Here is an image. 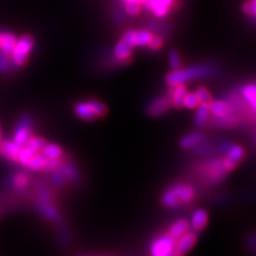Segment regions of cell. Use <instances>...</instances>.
<instances>
[{
	"label": "cell",
	"mask_w": 256,
	"mask_h": 256,
	"mask_svg": "<svg viewBox=\"0 0 256 256\" xmlns=\"http://www.w3.org/2000/svg\"><path fill=\"white\" fill-rule=\"evenodd\" d=\"M189 228H190L189 222L187 221L186 219H180V220H177L171 225L168 234L170 236H172L174 239H177L181 236V235H184L186 232H188Z\"/></svg>",
	"instance_id": "ffe728a7"
},
{
	"label": "cell",
	"mask_w": 256,
	"mask_h": 256,
	"mask_svg": "<svg viewBox=\"0 0 256 256\" xmlns=\"http://www.w3.org/2000/svg\"><path fill=\"white\" fill-rule=\"evenodd\" d=\"M242 10L245 14L256 17V0H251V1L245 2L243 4Z\"/></svg>",
	"instance_id": "1f68e13d"
},
{
	"label": "cell",
	"mask_w": 256,
	"mask_h": 256,
	"mask_svg": "<svg viewBox=\"0 0 256 256\" xmlns=\"http://www.w3.org/2000/svg\"><path fill=\"white\" fill-rule=\"evenodd\" d=\"M0 141H1V129H0Z\"/></svg>",
	"instance_id": "d590c367"
},
{
	"label": "cell",
	"mask_w": 256,
	"mask_h": 256,
	"mask_svg": "<svg viewBox=\"0 0 256 256\" xmlns=\"http://www.w3.org/2000/svg\"><path fill=\"white\" fill-rule=\"evenodd\" d=\"M169 64L172 69H178L181 67V58L177 50L172 49L169 52Z\"/></svg>",
	"instance_id": "83f0119b"
},
{
	"label": "cell",
	"mask_w": 256,
	"mask_h": 256,
	"mask_svg": "<svg viewBox=\"0 0 256 256\" xmlns=\"http://www.w3.org/2000/svg\"><path fill=\"white\" fill-rule=\"evenodd\" d=\"M52 174H51V179L53 181V184L57 185V186H63L65 184V176L61 172L59 169H56L51 171Z\"/></svg>",
	"instance_id": "f546056e"
},
{
	"label": "cell",
	"mask_w": 256,
	"mask_h": 256,
	"mask_svg": "<svg viewBox=\"0 0 256 256\" xmlns=\"http://www.w3.org/2000/svg\"><path fill=\"white\" fill-rule=\"evenodd\" d=\"M27 183H28V177L24 173H18L17 175L14 176L13 178V184L18 189H23L26 187Z\"/></svg>",
	"instance_id": "4dcf8cb0"
},
{
	"label": "cell",
	"mask_w": 256,
	"mask_h": 256,
	"mask_svg": "<svg viewBox=\"0 0 256 256\" xmlns=\"http://www.w3.org/2000/svg\"><path fill=\"white\" fill-rule=\"evenodd\" d=\"M209 114H210L209 104L200 103L196 106V111H195V115H194V124L199 128H203L207 123Z\"/></svg>",
	"instance_id": "e0dca14e"
},
{
	"label": "cell",
	"mask_w": 256,
	"mask_h": 256,
	"mask_svg": "<svg viewBox=\"0 0 256 256\" xmlns=\"http://www.w3.org/2000/svg\"><path fill=\"white\" fill-rule=\"evenodd\" d=\"M162 43H163V41H162L161 37H160L159 35H154L153 34L152 39H151V41H149L147 46H148L149 49L157 50V49H159L160 47L162 46Z\"/></svg>",
	"instance_id": "d6a6232c"
},
{
	"label": "cell",
	"mask_w": 256,
	"mask_h": 256,
	"mask_svg": "<svg viewBox=\"0 0 256 256\" xmlns=\"http://www.w3.org/2000/svg\"><path fill=\"white\" fill-rule=\"evenodd\" d=\"M195 94L197 96V99H199V103L209 104L210 101L212 100L211 94L209 93V91H208L206 88L200 87L199 89L195 91Z\"/></svg>",
	"instance_id": "f1b7e54d"
},
{
	"label": "cell",
	"mask_w": 256,
	"mask_h": 256,
	"mask_svg": "<svg viewBox=\"0 0 256 256\" xmlns=\"http://www.w3.org/2000/svg\"><path fill=\"white\" fill-rule=\"evenodd\" d=\"M125 2H129V1H132V2H138V3H143L145 0H124Z\"/></svg>",
	"instance_id": "e575fe53"
},
{
	"label": "cell",
	"mask_w": 256,
	"mask_h": 256,
	"mask_svg": "<svg viewBox=\"0 0 256 256\" xmlns=\"http://www.w3.org/2000/svg\"><path fill=\"white\" fill-rule=\"evenodd\" d=\"M209 110L216 117L225 116L229 113H232V107L225 100H211L209 103Z\"/></svg>",
	"instance_id": "9a60e30c"
},
{
	"label": "cell",
	"mask_w": 256,
	"mask_h": 256,
	"mask_svg": "<svg viewBox=\"0 0 256 256\" xmlns=\"http://www.w3.org/2000/svg\"><path fill=\"white\" fill-rule=\"evenodd\" d=\"M131 50L132 47L126 43L124 40L121 39L119 42L116 43V45L114 47V57L116 58V60H119L120 62L127 63L130 60L131 56Z\"/></svg>",
	"instance_id": "5bb4252c"
},
{
	"label": "cell",
	"mask_w": 256,
	"mask_h": 256,
	"mask_svg": "<svg viewBox=\"0 0 256 256\" xmlns=\"http://www.w3.org/2000/svg\"><path fill=\"white\" fill-rule=\"evenodd\" d=\"M172 107L170 95H163L154 99L147 107V114L152 117H157L164 114Z\"/></svg>",
	"instance_id": "9c48e42d"
},
{
	"label": "cell",
	"mask_w": 256,
	"mask_h": 256,
	"mask_svg": "<svg viewBox=\"0 0 256 256\" xmlns=\"http://www.w3.org/2000/svg\"><path fill=\"white\" fill-rule=\"evenodd\" d=\"M208 222V213L205 209L200 208V209H196L193 215L191 217L190 220V227L192 228L193 232H201L203 228L207 225Z\"/></svg>",
	"instance_id": "4fadbf2b"
},
{
	"label": "cell",
	"mask_w": 256,
	"mask_h": 256,
	"mask_svg": "<svg viewBox=\"0 0 256 256\" xmlns=\"http://www.w3.org/2000/svg\"><path fill=\"white\" fill-rule=\"evenodd\" d=\"M211 74V67L204 64L200 65H194L188 68H178L173 69L165 76V82L170 87H174L177 84H185L186 82L192 81L200 78H204L206 76H209Z\"/></svg>",
	"instance_id": "6da1fadb"
},
{
	"label": "cell",
	"mask_w": 256,
	"mask_h": 256,
	"mask_svg": "<svg viewBox=\"0 0 256 256\" xmlns=\"http://www.w3.org/2000/svg\"><path fill=\"white\" fill-rule=\"evenodd\" d=\"M194 197V189L189 185L176 184L164 192L161 197L162 205L169 208L187 204Z\"/></svg>",
	"instance_id": "7a4b0ae2"
},
{
	"label": "cell",
	"mask_w": 256,
	"mask_h": 256,
	"mask_svg": "<svg viewBox=\"0 0 256 256\" xmlns=\"http://www.w3.org/2000/svg\"><path fill=\"white\" fill-rule=\"evenodd\" d=\"M42 153L50 159H61L63 156L62 148L57 144H46L45 147L42 149Z\"/></svg>",
	"instance_id": "44dd1931"
},
{
	"label": "cell",
	"mask_w": 256,
	"mask_h": 256,
	"mask_svg": "<svg viewBox=\"0 0 256 256\" xmlns=\"http://www.w3.org/2000/svg\"><path fill=\"white\" fill-rule=\"evenodd\" d=\"M242 95L244 99L256 110V85H245L242 90Z\"/></svg>",
	"instance_id": "7402d4cb"
},
{
	"label": "cell",
	"mask_w": 256,
	"mask_h": 256,
	"mask_svg": "<svg viewBox=\"0 0 256 256\" xmlns=\"http://www.w3.org/2000/svg\"><path fill=\"white\" fill-rule=\"evenodd\" d=\"M199 99H197V96L195 92H187L184 101H183V106L185 108L188 109H194L196 108V106L199 105Z\"/></svg>",
	"instance_id": "484cf974"
},
{
	"label": "cell",
	"mask_w": 256,
	"mask_h": 256,
	"mask_svg": "<svg viewBox=\"0 0 256 256\" xmlns=\"http://www.w3.org/2000/svg\"><path fill=\"white\" fill-rule=\"evenodd\" d=\"M173 91H172V94H171V101H172V106L175 107V108L180 109L183 108V101L185 96L188 92V90H187V87L185 84H177V85H174Z\"/></svg>",
	"instance_id": "ac0fdd59"
},
{
	"label": "cell",
	"mask_w": 256,
	"mask_h": 256,
	"mask_svg": "<svg viewBox=\"0 0 256 256\" xmlns=\"http://www.w3.org/2000/svg\"><path fill=\"white\" fill-rule=\"evenodd\" d=\"M176 239L169 234L154 240L151 245V253L155 256H168L173 253Z\"/></svg>",
	"instance_id": "8992f818"
},
{
	"label": "cell",
	"mask_w": 256,
	"mask_h": 256,
	"mask_svg": "<svg viewBox=\"0 0 256 256\" xmlns=\"http://www.w3.org/2000/svg\"><path fill=\"white\" fill-rule=\"evenodd\" d=\"M16 36L7 31H0V51L8 53L11 56L14 45L16 43Z\"/></svg>",
	"instance_id": "2e32d148"
},
{
	"label": "cell",
	"mask_w": 256,
	"mask_h": 256,
	"mask_svg": "<svg viewBox=\"0 0 256 256\" xmlns=\"http://www.w3.org/2000/svg\"><path fill=\"white\" fill-rule=\"evenodd\" d=\"M31 127L32 120L28 115H24L20 119L17 127L15 128L13 141L19 144V145L24 146L25 143L28 141V139L31 137Z\"/></svg>",
	"instance_id": "ba28073f"
},
{
	"label": "cell",
	"mask_w": 256,
	"mask_h": 256,
	"mask_svg": "<svg viewBox=\"0 0 256 256\" xmlns=\"http://www.w3.org/2000/svg\"><path fill=\"white\" fill-rule=\"evenodd\" d=\"M75 113L84 121H95L108 113V108L97 99L80 101L75 105Z\"/></svg>",
	"instance_id": "3957f363"
},
{
	"label": "cell",
	"mask_w": 256,
	"mask_h": 256,
	"mask_svg": "<svg viewBox=\"0 0 256 256\" xmlns=\"http://www.w3.org/2000/svg\"><path fill=\"white\" fill-rule=\"evenodd\" d=\"M20 149L21 145L14 141H0V154L3 157L12 160V161H18V155L20 153Z\"/></svg>",
	"instance_id": "8fae6325"
},
{
	"label": "cell",
	"mask_w": 256,
	"mask_h": 256,
	"mask_svg": "<svg viewBox=\"0 0 256 256\" xmlns=\"http://www.w3.org/2000/svg\"><path fill=\"white\" fill-rule=\"evenodd\" d=\"M58 169L61 171L65 177L69 178L71 180H77L78 179L77 170L73 164H69V163L61 161V163H60V165H59Z\"/></svg>",
	"instance_id": "603a6c76"
},
{
	"label": "cell",
	"mask_w": 256,
	"mask_h": 256,
	"mask_svg": "<svg viewBox=\"0 0 256 256\" xmlns=\"http://www.w3.org/2000/svg\"><path fill=\"white\" fill-rule=\"evenodd\" d=\"M14 65L12 60H11V56L8 53H4L0 51V73H8L10 69Z\"/></svg>",
	"instance_id": "d4e9b609"
},
{
	"label": "cell",
	"mask_w": 256,
	"mask_h": 256,
	"mask_svg": "<svg viewBox=\"0 0 256 256\" xmlns=\"http://www.w3.org/2000/svg\"><path fill=\"white\" fill-rule=\"evenodd\" d=\"M244 156H245L244 149L240 145H237V144H233V145L229 144L228 147L226 148L225 158L236 165V167L238 165V163L244 158Z\"/></svg>",
	"instance_id": "d6986e66"
},
{
	"label": "cell",
	"mask_w": 256,
	"mask_h": 256,
	"mask_svg": "<svg viewBox=\"0 0 256 256\" xmlns=\"http://www.w3.org/2000/svg\"><path fill=\"white\" fill-rule=\"evenodd\" d=\"M174 0H145L144 8L149 10L157 17H164L170 12Z\"/></svg>",
	"instance_id": "30bf717a"
},
{
	"label": "cell",
	"mask_w": 256,
	"mask_h": 256,
	"mask_svg": "<svg viewBox=\"0 0 256 256\" xmlns=\"http://www.w3.org/2000/svg\"><path fill=\"white\" fill-rule=\"evenodd\" d=\"M34 45L33 37L25 34L16 40L14 48L11 52V60L16 66H21L27 62V59Z\"/></svg>",
	"instance_id": "277c9868"
},
{
	"label": "cell",
	"mask_w": 256,
	"mask_h": 256,
	"mask_svg": "<svg viewBox=\"0 0 256 256\" xmlns=\"http://www.w3.org/2000/svg\"><path fill=\"white\" fill-rule=\"evenodd\" d=\"M177 241H175V245L173 249V255L181 256L185 255L191 251L196 243V235L195 232H186L184 235H181L177 238Z\"/></svg>",
	"instance_id": "52a82bcc"
},
{
	"label": "cell",
	"mask_w": 256,
	"mask_h": 256,
	"mask_svg": "<svg viewBox=\"0 0 256 256\" xmlns=\"http://www.w3.org/2000/svg\"><path fill=\"white\" fill-rule=\"evenodd\" d=\"M47 142L43 138L40 137H30L28 141L25 143L26 146H28L36 152H42V149L45 147Z\"/></svg>",
	"instance_id": "cb8c5ba5"
},
{
	"label": "cell",
	"mask_w": 256,
	"mask_h": 256,
	"mask_svg": "<svg viewBox=\"0 0 256 256\" xmlns=\"http://www.w3.org/2000/svg\"><path fill=\"white\" fill-rule=\"evenodd\" d=\"M205 140V135L201 131H191L187 133L179 141V146L183 149L194 148Z\"/></svg>",
	"instance_id": "7c38bea8"
},
{
	"label": "cell",
	"mask_w": 256,
	"mask_h": 256,
	"mask_svg": "<svg viewBox=\"0 0 256 256\" xmlns=\"http://www.w3.org/2000/svg\"><path fill=\"white\" fill-rule=\"evenodd\" d=\"M152 36L153 33L148 30H127L122 39L133 48L147 46Z\"/></svg>",
	"instance_id": "5b68a950"
},
{
	"label": "cell",
	"mask_w": 256,
	"mask_h": 256,
	"mask_svg": "<svg viewBox=\"0 0 256 256\" xmlns=\"http://www.w3.org/2000/svg\"><path fill=\"white\" fill-rule=\"evenodd\" d=\"M41 207V211L43 212V215H44L46 218L50 219V220H56L58 218V212L56 210V208L47 204V203H41L40 204Z\"/></svg>",
	"instance_id": "4316f807"
},
{
	"label": "cell",
	"mask_w": 256,
	"mask_h": 256,
	"mask_svg": "<svg viewBox=\"0 0 256 256\" xmlns=\"http://www.w3.org/2000/svg\"><path fill=\"white\" fill-rule=\"evenodd\" d=\"M140 3L138 2H132V1H129V2H126V5H125V10L126 12L129 14V15H137L139 12H140Z\"/></svg>",
	"instance_id": "836d02e7"
}]
</instances>
